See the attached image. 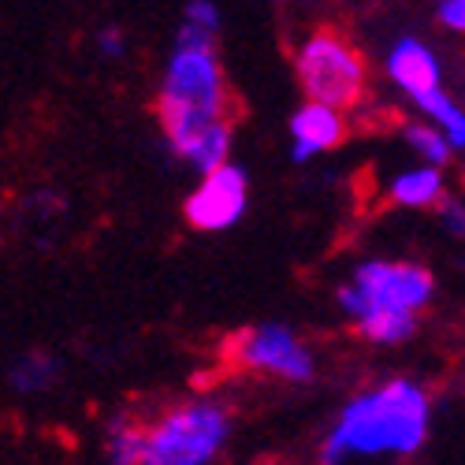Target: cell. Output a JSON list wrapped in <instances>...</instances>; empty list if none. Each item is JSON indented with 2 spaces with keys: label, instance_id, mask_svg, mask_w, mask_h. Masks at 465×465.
I'll return each instance as SVG.
<instances>
[{
  "label": "cell",
  "instance_id": "cell-7",
  "mask_svg": "<svg viewBox=\"0 0 465 465\" xmlns=\"http://www.w3.org/2000/svg\"><path fill=\"white\" fill-rule=\"evenodd\" d=\"M246 209H250V175L235 161H223L202 172L183 202L186 223L193 231H205V235H220V231L242 223Z\"/></svg>",
  "mask_w": 465,
  "mask_h": 465
},
{
  "label": "cell",
  "instance_id": "cell-3",
  "mask_svg": "<svg viewBox=\"0 0 465 465\" xmlns=\"http://www.w3.org/2000/svg\"><path fill=\"white\" fill-rule=\"evenodd\" d=\"M436 302V276L410 257H365L335 291V305L365 342L402 346L417 335L424 309Z\"/></svg>",
  "mask_w": 465,
  "mask_h": 465
},
{
  "label": "cell",
  "instance_id": "cell-6",
  "mask_svg": "<svg viewBox=\"0 0 465 465\" xmlns=\"http://www.w3.org/2000/svg\"><path fill=\"white\" fill-rule=\"evenodd\" d=\"M227 361L264 380L280 383H309L317 376V354L291 324L261 321L250 328H239L227 339Z\"/></svg>",
  "mask_w": 465,
  "mask_h": 465
},
{
  "label": "cell",
  "instance_id": "cell-5",
  "mask_svg": "<svg viewBox=\"0 0 465 465\" xmlns=\"http://www.w3.org/2000/svg\"><path fill=\"white\" fill-rule=\"evenodd\" d=\"M294 79L305 101H324L351 112L369 90V64L346 34L313 30L294 49Z\"/></svg>",
  "mask_w": 465,
  "mask_h": 465
},
{
  "label": "cell",
  "instance_id": "cell-17",
  "mask_svg": "<svg viewBox=\"0 0 465 465\" xmlns=\"http://www.w3.org/2000/svg\"><path fill=\"white\" fill-rule=\"evenodd\" d=\"M97 53L104 60H124L127 56V34L120 26H101L97 30Z\"/></svg>",
  "mask_w": 465,
  "mask_h": 465
},
{
  "label": "cell",
  "instance_id": "cell-14",
  "mask_svg": "<svg viewBox=\"0 0 465 465\" xmlns=\"http://www.w3.org/2000/svg\"><path fill=\"white\" fill-rule=\"evenodd\" d=\"M402 142H406V149L413 153L417 161L436 164V168H447L450 157H454L450 142H447L429 120H413V124H406V127H402Z\"/></svg>",
  "mask_w": 465,
  "mask_h": 465
},
{
  "label": "cell",
  "instance_id": "cell-9",
  "mask_svg": "<svg viewBox=\"0 0 465 465\" xmlns=\"http://www.w3.org/2000/svg\"><path fill=\"white\" fill-rule=\"evenodd\" d=\"M287 134H291V157L298 164H309L324 157V153H331L335 145H342L346 112L324 101H302L287 120Z\"/></svg>",
  "mask_w": 465,
  "mask_h": 465
},
{
  "label": "cell",
  "instance_id": "cell-4",
  "mask_svg": "<svg viewBox=\"0 0 465 465\" xmlns=\"http://www.w3.org/2000/svg\"><path fill=\"white\" fill-rule=\"evenodd\" d=\"M231 436V406L216 395H190L145 420L138 465H216L227 454Z\"/></svg>",
  "mask_w": 465,
  "mask_h": 465
},
{
  "label": "cell",
  "instance_id": "cell-18",
  "mask_svg": "<svg viewBox=\"0 0 465 465\" xmlns=\"http://www.w3.org/2000/svg\"><path fill=\"white\" fill-rule=\"evenodd\" d=\"M253 465H287V461H253Z\"/></svg>",
  "mask_w": 465,
  "mask_h": 465
},
{
  "label": "cell",
  "instance_id": "cell-13",
  "mask_svg": "<svg viewBox=\"0 0 465 465\" xmlns=\"http://www.w3.org/2000/svg\"><path fill=\"white\" fill-rule=\"evenodd\" d=\"M413 108L420 112V120H429L447 142L454 153H465V104L458 97H450L443 86L424 94L413 101Z\"/></svg>",
  "mask_w": 465,
  "mask_h": 465
},
{
  "label": "cell",
  "instance_id": "cell-2",
  "mask_svg": "<svg viewBox=\"0 0 465 465\" xmlns=\"http://www.w3.org/2000/svg\"><path fill=\"white\" fill-rule=\"evenodd\" d=\"M436 399L413 376H387L351 395L317 450V465H395L432 440Z\"/></svg>",
  "mask_w": 465,
  "mask_h": 465
},
{
  "label": "cell",
  "instance_id": "cell-8",
  "mask_svg": "<svg viewBox=\"0 0 465 465\" xmlns=\"http://www.w3.org/2000/svg\"><path fill=\"white\" fill-rule=\"evenodd\" d=\"M383 74L410 104L424 94H432L443 86V64H440V53L424 42L417 34H402L395 37L391 45L383 53Z\"/></svg>",
  "mask_w": 465,
  "mask_h": 465
},
{
  "label": "cell",
  "instance_id": "cell-11",
  "mask_svg": "<svg viewBox=\"0 0 465 465\" xmlns=\"http://www.w3.org/2000/svg\"><path fill=\"white\" fill-rule=\"evenodd\" d=\"M60 380H64V361L53 351H42V346L15 354L12 365H8V383H12V391L23 395V399L53 395L60 387Z\"/></svg>",
  "mask_w": 465,
  "mask_h": 465
},
{
  "label": "cell",
  "instance_id": "cell-10",
  "mask_svg": "<svg viewBox=\"0 0 465 465\" xmlns=\"http://www.w3.org/2000/svg\"><path fill=\"white\" fill-rule=\"evenodd\" d=\"M447 193H450L447 172L436 164H424V161H413V164L391 172L383 183V198L406 213H436Z\"/></svg>",
  "mask_w": 465,
  "mask_h": 465
},
{
  "label": "cell",
  "instance_id": "cell-15",
  "mask_svg": "<svg viewBox=\"0 0 465 465\" xmlns=\"http://www.w3.org/2000/svg\"><path fill=\"white\" fill-rule=\"evenodd\" d=\"M220 26H223V15H220V8H216V0H186L175 34H183V37H202V42H216Z\"/></svg>",
  "mask_w": 465,
  "mask_h": 465
},
{
  "label": "cell",
  "instance_id": "cell-19",
  "mask_svg": "<svg viewBox=\"0 0 465 465\" xmlns=\"http://www.w3.org/2000/svg\"><path fill=\"white\" fill-rule=\"evenodd\" d=\"M461 198H465V193H461ZM461 242H465V239H461Z\"/></svg>",
  "mask_w": 465,
  "mask_h": 465
},
{
  "label": "cell",
  "instance_id": "cell-1",
  "mask_svg": "<svg viewBox=\"0 0 465 465\" xmlns=\"http://www.w3.org/2000/svg\"><path fill=\"white\" fill-rule=\"evenodd\" d=\"M157 124L168 153L190 172L202 175L231 161L235 124H231V90L216 42L175 34L157 83Z\"/></svg>",
  "mask_w": 465,
  "mask_h": 465
},
{
  "label": "cell",
  "instance_id": "cell-12",
  "mask_svg": "<svg viewBox=\"0 0 465 465\" xmlns=\"http://www.w3.org/2000/svg\"><path fill=\"white\" fill-rule=\"evenodd\" d=\"M142 443H145V420H138L134 413H115V417H108L104 432H101L104 465H138Z\"/></svg>",
  "mask_w": 465,
  "mask_h": 465
},
{
  "label": "cell",
  "instance_id": "cell-16",
  "mask_svg": "<svg viewBox=\"0 0 465 465\" xmlns=\"http://www.w3.org/2000/svg\"><path fill=\"white\" fill-rule=\"evenodd\" d=\"M436 23L447 34L465 37V0H436Z\"/></svg>",
  "mask_w": 465,
  "mask_h": 465
}]
</instances>
